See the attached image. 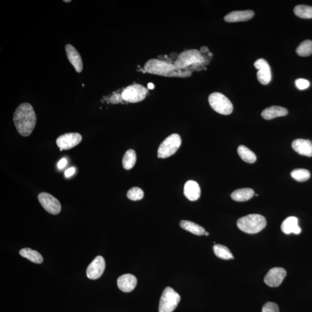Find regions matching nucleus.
Segmentation results:
<instances>
[{
    "label": "nucleus",
    "instance_id": "f257e3e1",
    "mask_svg": "<svg viewBox=\"0 0 312 312\" xmlns=\"http://www.w3.org/2000/svg\"><path fill=\"white\" fill-rule=\"evenodd\" d=\"M16 130L23 137H28L35 129L37 117L31 104L23 103L16 108L13 117Z\"/></svg>",
    "mask_w": 312,
    "mask_h": 312
},
{
    "label": "nucleus",
    "instance_id": "f03ea898",
    "mask_svg": "<svg viewBox=\"0 0 312 312\" xmlns=\"http://www.w3.org/2000/svg\"><path fill=\"white\" fill-rule=\"evenodd\" d=\"M209 56L203 55L196 49H189L184 51L178 55L174 61V65L176 69L182 71H201L206 70L205 66L209 64Z\"/></svg>",
    "mask_w": 312,
    "mask_h": 312
},
{
    "label": "nucleus",
    "instance_id": "7ed1b4c3",
    "mask_svg": "<svg viewBox=\"0 0 312 312\" xmlns=\"http://www.w3.org/2000/svg\"><path fill=\"white\" fill-rule=\"evenodd\" d=\"M144 69L146 73L165 77L188 78L192 73L188 71L179 70L174 63L165 62L157 59H152L145 64Z\"/></svg>",
    "mask_w": 312,
    "mask_h": 312
},
{
    "label": "nucleus",
    "instance_id": "20e7f679",
    "mask_svg": "<svg viewBox=\"0 0 312 312\" xmlns=\"http://www.w3.org/2000/svg\"><path fill=\"white\" fill-rule=\"evenodd\" d=\"M237 226L242 232L250 234H257L262 231L267 226V220L262 215L251 214L243 216L237 221Z\"/></svg>",
    "mask_w": 312,
    "mask_h": 312
},
{
    "label": "nucleus",
    "instance_id": "39448f33",
    "mask_svg": "<svg viewBox=\"0 0 312 312\" xmlns=\"http://www.w3.org/2000/svg\"><path fill=\"white\" fill-rule=\"evenodd\" d=\"M181 301V296L171 287L164 289L159 303V312H173Z\"/></svg>",
    "mask_w": 312,
    "mask_h": 312
},
{
    "label": "nucleus",
    "instance_id": "423d86ee",
    "mask_svg": "<svg viewBox=\"0 0 312 312\" xmlns=\"http://www.w3.org/2000/svg\"><path fill=\"white\" fill-rule=\"evenodd\" d=\"M181 144V138L179 134H173L169 135L159 147L157 157L160 158L171 157L178 151Z\"/></svg>",
    "mask_w": 312,
    "mask_h": 312
},
{
    "label": "nucleus",
    "instance_id": "0eeeda50",
    "mask_svg": "<svg viewBox=\"0 0 312 312\" xmlns=\"http://www.w3.org/2000/svg\"><path fill=\"white\" fill-rule=\"evenodd\" d=\"M208 101L210 106L216 113L224 115H229L233 113L232 102L222 93H213L210 94Z\"/></svg>",
    "mask_w": 312,
    "mask_h": 312
},
{
    "label": "nucleus",
    "instance_id": "6e6552de",
    "mask_svg": "<svg viewBox=\"0 0 312 312\" xmlns=\"http://www.w3.org/2000/svg\"><path fill=\"white\" fill-rule=\"evenodd\" d=\"M149 92L148 89L140 84H135L124 89L121 93L124 101L136 103L143 101Z\"/></svg>",
    "mask_w": 312,
    "mask_h": 312
},
{
    "label": "nucleus",
    "instance_id": "1a4fd4ad",
    "mask_svg": "<svg viewBox=\"0 0 312 312\" xmlns=\"http://www.w3.org/2000/svg\"><path fill=\"white\" fill-rule=\"evenodd\" d=\"M39 201L47 212L57 215L61 211L62 206L59 200L47 193H41L38 196Z\"/></svg>",
    "mask_w": 312,
    "mask_h": 312
},
{
    "label": "nucleus",
    "instance_id": "9d476101",
    "mask_svg": "<svg viewBox=\"0 0 312 312\" xmlns=\"http://www.w3.org/2000/svg\"><path fill=\"white\" fill-rule=\"evenodd\" d=\"M82 140V135L79 133H67L57 138L56 144L61 151L69 150L79 144Z\"/></svg>",
    "mask_w": 312,
    "mask_h": 312
},
{
    "label": "nucleus",
    "instance_id": "9b49d317",
    "mask_svg": "<svg viewBox=\"0 0 312 312\" xmlns=\"http://www.w3.org/2000/svg\"><path fill=\"white\" fill-rule=\"evenodd\" d=\"M287 273L283 268L274 267L271 269L264 277V282L271 287L279 286L286 276Z\"/></svg>",
    "mask_w": 312,
    "mask_h": 312
},
{
    "label": "nucleus",
    "instance_id": "f8f14e48",
    "mask_svg": "<svg viewBox=\"0 0 312 312\" xmlns=\"http://www.w3.org/2000/svg\"><path fill=\"white\" fill-rule=\"evenodd\" d=\"M254 66L258 70V80L264 85H267L272 79V74L269 64L266 60L260 59L254 63Z\"/></svg>",
    "mask_w": 312,
    "mask_h": 312
},
{
    "label": "nucleus",
    "instance_id": "ddd939ff",
    "mask_svg": "<svg viewBox=\"0 0 312 312\" xmlns=\"http://www.w3.org/2000/svg\"><path fill=\"white\" fill-rule=\"evenodd\" d=\"M105 269H106V262L103 257L98 256L95 258L87 267V276L91 280L97 279L103 274Z\"/></svg>",
    "mask_w": 312,
    "mask_h": 312
},
{
    "label": "nucleus",
    "instance_id": "4468645a",
    "mask_svg": "<svg viewBox=\"0 0 312 312\" xmlns=\"http://www.w3.org/2000/svg\"><path fill=\"white\" fill-rule=\"evenodd\" d=\"M66 52L68 59L74 66L77 72L78 73L82 72L83 67L82 60L76 47L70 44H67L66 46Z\"/></svg>",
    "mask_w": 312,
    "mask_h": 312
},
{
    "label": "nucleus",
    "instance_id": "2eb2a0df",
    "mask_svg": "<svg viewBox=\"0 0 312 312\" xmlns=\"http://www.w3.org/2000/svg\"><path fill=\"white\" fill-rule=\"evenodd\" d=\"M137 284V277L131 274H124L118 278V289L125 293L131 292Z\"/></svg>",
    "mask_w": 312,
    "mask_h": 312
},
{
    "label": "nucleus",
    "instance_id": "dca6fc26",
    "mask_svg": "<svg viewBox=\"0 0 312 312\" xmlns=\"http://www.w3.org/2000/svg\"><path fill=\"white\" fill-rule=\"evenodd\" d=\"M292 148L295 151L301 155L312 157V141L304 139H297L292 142Z\"/></svg>",
    "mask_w": 312,
    "mask_h": 312
},
{
    "label": "nucleus",
    "instance_id": "f3484780",
    "mask_svg": "<svg viewBox=\"0 0 312 312\" xmlns=\"http://www.w3.org/2000/svg\"><path fill=\"white\" fill-rule=\"evenodd\" d=\"M254 13L250 10L233 11L225 16V21L229 23L246 22L253 18Z\"/></svg>",
    "mask_w": 312,
    "mask_h": 312
},
{
    "label": "nucleus",
    "instance_id": "a211bd4d",
    "mask_svg": "<svg viewBox=\"0 0 312 312\" xmlns=\"http://www.w3.org/2000/svg\"><path fill=\"white\" fill-rule=\"evenodd\" d=\"M184 195L190 201H195L201 196V189L197 182L189 181L186 183L184 187Z\"/></svg>",
    "mask_w": 312,
    "mask_h": 312
},
{
    "label": "nucleus",
    "instance_id": "6ab92c4d",
    "mask_svg": "<svg viewBox=\"0 0 312 312\" xmlns=\"http://www.w3.org/2000/svg\"><path fill=\"white\" fill-rule=\"evenodd\" d=\"M281 230L285 234H300L301 229L298 226V220L296 217L290 216L285 219L281 225Z\"/></svg>",
    "mask_w": 312,
    "mask_h": 312
},
{
    "label": "nucleus",
    "instance_id": "aec40b11",
    "mask_svg": "<svg viewBox=\"0 0 312 312\" xmlns=\"http://www.w3.org/2000/svg\"><path fill=\"white\" fill-rule=\"evenodd\" d=\"M288 111L286 108L279 106H273L264 110L262 116L266 120H272L273 118L286 116Z\"/></svg>",
    "mask_w": 312,
    "mask_h": 312
},
{
    "label": "nucleus",
    "instance_id": "412c9836",
    "mask_svg": "<svg viewBox=\"0 0 312 312\" xmlns=\"http://www.w3.org/2000/svg\"><path fill=\"white\" fill-rule=\"evenodd\" d=\"M254 195L253 190L250 188H243L236 190L232 193V198L237 202H244L248 201Z\"/></svg>",
    "mask_w": 312,
    "mask_h": 312
},
{
    "label": "nucleus",
    "instance_id": "4be33fe9",
    "mask_svg": "<svg viewBox=\"0 0 312 312\" xmlns=\"http://www.w3.org/2000/svg\"><path fill=\"white\" fill-rule=\"evenodd\" d=\"M180 226L182 229L196 235H205L206 232L205 230L202 227L194 222L189 221V220H182L180 223Z\"/></svg>",
    "mask_w": 312,
    "mask_h": 312
},
{
    "label": "nucleus",
    "instance_id": "5701e85b",
    "mask_svg": "<svg viewBox=\"0 0 312 312\" xmlns=\"http://www.w3.org/2000/svg\"><path fill=\"white\" fill-rule=\"evenodd\" d=\"M20 256L34 263L41 264L43 262V257L36 250H33L30 248H24L20 251Z\"/></svg>",
    "mask_w": 312,
    "mask_h": 312
},
{
    "label": "nucleus",
    "instance_id": "b1692460",
    "mask_svg": "<svg viewBox=\"0 0 312 312\" xmlns=\"http://www.w3.org/2000/svg\"><path fill=\"white\" fill-rule=\"evenodd\" d=\"M238 154L242 160L247 163L252 164L255 162L257 157L252 151L250 150L245 146L240 145L238 148Z\"/></svg>",
    "mask_w": 312,
    "mask_h": 312
},
{
    "label": "nucleus",
    "instance_id": "393cba45",
    "mask_svg": "<svg viewBox=\"0 0 312 312\" xmlns=\"http://www.w3.org/2000/svg\"><path fill=\"white\" fill-rule=\"evenodd\" d=\"M137 161V155L133 149H129L125 153L122 164L123 167L126 170H130L133 168Z\"/></svg>",
    "mask_w": 312,
    "mask_h": 312
},
{
    "label": "nucleus",
    "instance_id": "a878e982",
    "mask_svg": "<svg viewBox=\"0 0 312 312\" xmlns=\"http://www.w3.org/2000/svg\"><path fill=\"white\" fill-rule=\"evenodd\" d=\"M213 249L215 255L220 258V259L223 260L234 259L232 253L231 252L228 247L225 246L220 245V244H216V245L213 246Z\"/></svg>",
    "mask_w": 312,
    "mask_h": 312
},
{
    "label": "nucleus",
    "instance_id": "bb28decb",
    "mask_svg": "<svg viewBox=\"0 0 312 312\" xmlns=\"http://www.w3.org/2000/svg\"><path fill=\"white\" fill-rule=\"evenodd\" d=\"M295 15L303 19H312V6L305 5H297L294 8Z\"/></svg>",
    "mask_w": 312,
    "mask_h": 312
},
{
    "label": "nucleus",
    "instance_id": "cd10ccee",
    "mask_svg": "<svg viewBox=\"0 0 312 312\" xmlns=\"http://www.w3.org/2000/svg\"><path fill=\"white\" fill-rule=\"evenodd\" d=\"M298 55L301 57L310 56L312 54V40H305L302 42L296 49Z\"/></svg>",
    "mask_w": 312,
    "mask_h": 312
},
{
    "label": "nucleus",
    "instance_id": "c85d7f7f",
    "mask_svg": "<svg viewBox=\"0 0 312 312\" xmlns=\"http://www.w3.org/2000/svg\"><path fill=\"white\" fill-rule=\"evenodd\" d=\"M291 176L296 181L304 182L310 178L311 174L306 169H295L291 172Z\"/></svg>",
    "mask_w": 312,
    "mask_h": 312
},
{
    "label": "nucleus",
    "instance_id": "c756f323",
    "mask_svg": "<svg viewBox=\"0 0 312 312\" xmlns=\"http://www.w3.org/2000/svg\"><path fill=\"white\" fill-rule=\"evenodd\" d=\"M144 195L143 191L137 187L130 189L127 193L128 198L132 200V201H139V200L143 198Z\"/></svg>",
    "mask_w": 312,
    "mask_h": 312
},
{
    "label": "nucleus",
    "instance_id": "7c9ffc66",
    "mask_svg": "<svg viewBox=\"0 0 312 312\" xmlns=\"http://www.w3.org/2000/svg\"><path fill=\"white\" fill-rule=\"evenodd\" d=\"M262 312H279V309L276 304L269 302L264 305Z\"/></svg>",
    "mask_w": 312,
    "mask_h": 312
},
{
    "label": "nucleus",
    "instance_id": "2f4dec72",
    "mask_svg": "<svg viewBox=\"0 0 312 312\" xmlns=\"http://www.w3.org/2000/svg\"><path fill=\"white\" fill-rule=\"evenodd\" d=\"M296 86L298 90H303L310 86V82L307 79L301 78L296 80Z\"/></svg>",
    "mask_w": 312,
    "mask_h": 312
},
{
    "label": "nucleus",
    "instance_id": "473e14b6",
    "mask_svg": "<svg viewBox=\"0 0 312 312\" xmlns=\"http://www.w3.org/2000/svg\"><path fill=\"white\" fill-rule=\"evenodd\" d=\"M110 102L112 104H117L122 103L123 101V97H122L121 94H115L112 96L110 99Z\"/></svg>",
    "mask_w": 312,
    "mask_h": 312
},
{
    "label": "nucleus",
    "instance_id": "72a5a7b5",
    "mask_svg": "<svg viewBox=\"0 0 312 312\" xmlns=\"http://www.w3.org/2000/svg\"><path fill=\"white\" fill-rule=\"evenodd\" d=\"M76 172V169L74 167L70 168L68 169L65 172V176L67 178H69L70 176L73 175Z\"/></svg>",
    "mask_w": 312,
    "mask_h": 312
},
{
    "label": "nucleus",
    "instance_id": "f704fd0d",
    "mask_svg": "<svg viewBox=\"0 0 312 312\" xmlns=\"http://www.w3.org/2000/svg\"><path fill=\"white\" fill-rule=\"evenodd\" d=\"M67 163V161L66 159L65 158H62V160H61L59 162L58 165H57V166H58V168L60 169H62L66 167Z\"/></svg>",
    "mask_w": 312,
    "mask_h": 312
},
{
    "label": "nucleus",
    "instance_id": "c9c22d12",
    "mask_svg": "<svg viewBox=\"0 0 312 312\" xmlns=\"http://www.w3.org/2000/svg\"><path fill=\"white\" fill-rule=\"evenodd\" d=\"M200 52H201L202 54H205L209 52V49L208 47L206 46H203L201 47V49H200Z\"/></svg>",
    "mask_w": 312,
    "mask_h": 312
},
{
    "label": "nucleus",
    "instance_id": "e433bc0d",
    "mask_svg": "<svg viewBox=\"0 0 312 312\" xmlns=\"http://www.w3.org/2000/svg\"><path fill=\"white\" fill-rule=\"evenodd\" d=\"M148 89L149 90L154 89L155 88L154 84L152 83H149L148 84Z\"/></svg>",
    "mask_w": 312,
    "mask_h": 312
},
{
    "label": "nucleus",
    "instance_id": "4c0bfd02",
    "mask_svg": "<svg viewBox=\"0 0 312 312\" xmlns=\"http://www.w3.org/2000/svg\"><path fill=\"white\" fill-rule=\"evenodd\" d=\"M205 235L206 236H208V235H209V233H208V232H205Z\"/></svg>",
    "mask_w": 312,
    "mask_h": 312
},
{
    "label": "nucleus",
    "instance_id": "58836bf2",
    "mask_svg": "<svg viewBox=\"0 0 312 312\" xmlns=\"http://www.w3.org/2000/svg\"><path fill=\"white\" fill-rule=\"evenodd\" d=\"M64 2H71V1H70H70H64Z\"/></svg>",
    "mask_w": 312,
    "mask_h": 312
}]
</instances>
